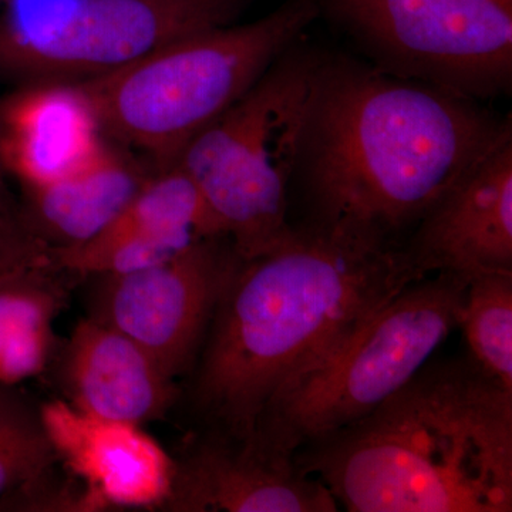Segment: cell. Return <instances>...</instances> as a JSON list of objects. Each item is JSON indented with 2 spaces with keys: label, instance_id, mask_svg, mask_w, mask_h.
I'll use <instances>...</instances> for the list:
<instances>
[{
  "label": "cell",
  "instance_id": "cell-16",
  "mask_svg": "<svg viewBox=\"0 0 512 512\" xmlns=\"http://www.w3.org/2000/svg\"><path fill=\"white\" fill-rule=\"evenodd\" d=\"M74 279L52 261L0 274V384L19 386L45 375L60 340L55 322Z\"/></svg>",
  "mask_w": 512,
  "mask_h": 512
},
{
  "label": "cell",
  "instance_id": "cell-9",
  "mask_svg": "<svg viewBox=\"0 0 512 512\" xmlns=\"http://www.w3.org/2000/svg\"><path fill=\"white\" fill-rule=\"evenodd\" d=\"M237 254L207 239L128 274L87 276V316L119 330L177 379L194 366Z\"/></svg>",
  "mask_w": 512,
  "mask_h": 512
},
{
  "label": "cell",
  "instance_id": "cell-17",
  "mask_svg": "<svg viewBox=\"0 0 512 512\" xmlns=\"http://www.w3.org/2000/svg\"><path fill=\"white\" fill-rule=\"evenodd\" d=\"M40 404L0 384V511H33L59 478Z\"/></svg>",
  "mask_w": 512,
  "mask_h": 512
},
{
  "label": "cell",
  "instance_id": "cell-11",
  "mask_svg": "<svg viewBox=\"0 0 512 512\" xmlns=\"http://www.w3.org/2000/svg\"><path fill=\"white\" fill-rule=\"evenodd\" d=\"M403 252L423 278L512 272L511 127L421 217Z\"/></svg>",
  "mask_w": 512,
  "mask_h": 512
},
{
  "label": "cell",
  "instance_id": "cell-4",
  "mask_svg": "<svg viewBox=\"0 0 512 512\" xmlns=\"http://www.w3.org/2000/svg\"><path fill=\"white\" fill-rule=\"evenodd\" d=\"M316 9L296 0L245 25L184 37L137 62L77 83L104 136L144 151L156 170L244 96L308 28Z\"/></svg>",
  "mask_w": 512,
  "mask_h": 512
},
{
  "label": "cell",
  "instance_id": "cell-5",
  "mask_svg": "<svg viewBox=\"0 0 512 512\" xmlns=\"http://www.w3.org/2000/svg\"><path fill=\"white\" fill-rule=\"evenodd\" d=\"M467 279L446 272L424 276L360 319L276 390L255 436L295 456L372 413L458 328Z\"/></svg>",
  "mask_w": 512,
  "mask_h": 512
},
{
  "label": "cell",
  "instance_id": "cell-15",
  "mask_svg": "<svg viewBox=\"0 0 512 512\" xmlns=\"http://www.w3.org/2000/svg\"><path fill=\"white\" fill-rule=\"evenodd\" d=\"M154 171L106 143L69 177L23 190L22 220L49 249L77 247L113 224Z\"/></svg>",
  "mask_w": 512,
  "mask_h": 512
},
{
  "label": "cell",
  "instance_id": "cell-3",
  "mask_svg": "<svg viewBox=\"0 0 512 512\" xmlns=\"http://www.w3.org/2000/svg\"><path fill=\"white\" fill-rule=\"evenodd\" d=\"M295 460L350 512H511L512 392L470 357L426 365Z\"/></svg>",
  "mask_w": 512,
  "mask_h": 512
},
{
  "label": "cell",
  "instance_id": "cell-14",
  "mask_svg": "<svg viewBox=\"0 0 512 512\" xmlns=\"http://www.w3.org/2000/svg\"><path fill=\"white\" fill-rule=\"evenodd\" d=\"M104 137L77 83H30L0 106V167L23 190L76 173L106 146Z\"/></svg>",
  "mask_w": 512,
  "mask_h": 512
},
{
  "label": "cell",
  "instance_id": "cell-8",
  "mask_svg": "<svg viewBox=\"0 0 512 512\" xmlns=\"http://www.w3.org/2000/svg\"><path fill=\"white\" fill-rule=\"evenodd\" d=\"M248 0H72L52 32L0 57L28 83H83L161 47L232 25Z\"/></svg>",
  "mask_w": 512,
  "mask_h": 512
},
{
  "label": "cell",
  "instance_id": "cell-1",
  "mask_svg": "<svg viewBox=\"0 0 512 512\" xmlns=\"http://www.w3.org/2000/svg\"><path fill=\"white\" fill-rule=\"evenodd\" d=\"M421 278L403 245L315 222L237 256L194 363L190 400L202 429L254 437L292 373Z\"/></svg>",
  "mask_w": 512,
  "mask_h": 512
},
{
  "label": "cell",
  "instance_id": "cell-18",
  "mask_svg": "<svg viewBox=\"0 0 512 512\" xmlns=\"http://www.w3.org/2000/svg\"><path fill=\"white\" fill-rule=\"evenodd\" d=\"M458 328L470 359L512 392V272L468 276Z\"/></svg>",
  "mask_w": 512,
  "mask_h": 512
},
{
  "label": "cell",
  "instance_id": "cell-13",
  "mask_svg": "<svg viewBox=\"0 0 512 512\" xmlns=\"http://www.w3.org/2000/svg\"><path fill=\"white\" fill-rule=\"evenodd\" d=\"M46 373L74 409L141 427L163 419L180 396L175 379L150 353L89 316L60 342Z\"/></svg>",
  "mask_w": 512,
  "mask_h": 512
},
{
  "label": "cell",
  "instance_id": "cell-7",
  "mask_svg": "<svg viewBox=\"0 0 512 512\" xmlns=\"http://www.w3.org/2000/svg\"><path fill=\"white\" fill-rule=\"evenodd\" d=\"M394 76L464 99L497 96L512 80V0H335Z\"/></svg>",
  "mask_w": 512,
  "mask_h": 512
},
{
  "label": "cell",
  "instance_id": "cell-2",
  "mask_svg": "<svg viewBox=\"0 0 512 512\" xmlns=\"http://www.w3.org/2000/svg\"><path fill=\"white\" fill-rule=\"evenodd\" d=\"M508 127L429 84L320 62L298 168L313 222L403 245Z\"/></svg>",
  "mask_w": 512,
  "mask_h": 512
},
{
  "label": "cell",
  "instance_id": "cell-12",
  "mask_svg": "<svg viewBox=\"0 0 512 512\" xmlns=\"http://www.w3.org/2000/svg\"><path fill=\"white\" fill-rule=\"evenodd\" d=\"M40 413L57 461L83 485L94 510H163L174 454L141 426L90 416L63 399L40 403Z\"/></svg>",
  "mask_w": 512,
  "mask_h": 512
},
{
  "label": "cell",
  "instance_id": "cell-19",
  "mask_svg": "<svg viewBox=\"0 0 512 512\" xmlns=\"http://www.w3.org/2000/svg\"><path fill=\"white\" fill-rule=\"evenodd\" d=\"M5 178V171L0 167V274L50 261L49 248L26 228L19 204L10 197Z\"/></svg>",
  "mask_w": 512,
  "mask_h": 512
},
{
  "label": "cell",
  "instance_id": "cell-10",
  "mask_svg": "<svg viewBox=\"0 0 512 512\" xmlns=\"http://www.w3.org/2000/svg\"><path fill=\"white\" fill-rule=\"evenodd\" d=\"M171 512H335V497L295 456L202 429L174 454Z\"/></svg>",
  "mask_w": 512,
  "mask_h": 512
},
{
  "label": "cell",
  "instance_id": "cell-20",
  "mask_svg": "<svg viewBox=\"0 0 512 512\" xmlns=\"http://www.w3.org/2000/svg\"><path fill=\"white\" fill-rule=\"evenodd\" d=\"M6 0H0V6H3V3H5Z\"/></svg>",
  "mask_w": 512,
  "mask_h": 512
},
{
  "label": "cell",
  "instance_id": "cell-6",
  "mask_svg": "<svg viewBox=\"0 0 512 512\" xmlns=\"http://www.w3.org/2000/svg\"><path fill=\"white\" fill-rule=\"evenodd\" d=\"M319 60L282 55L181 154L238 258L291 232L288 191L298 174Z\"/></svg>",
  "mask_w": 512,
  "mask_h": 512
}]
</instances>
